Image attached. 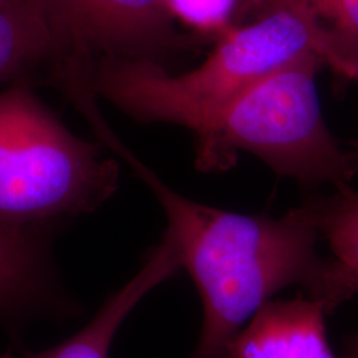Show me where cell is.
Wrapping results in <instances>:
<instances>
[{"instance_id":"cell-1","label":"cell","mask_w":358,"mask_h":358,"mask_svg":"<svg viewBox=\"0 0 358 358\" xmlns=\"http://www.w3.org/2000/svg\"><path fill=\"white\" fill-rule=\"evenodd\" d=\"M118 153L164 207L180 266L201 294L203 325L192 358H230L238 333L287 287L319 299L328 259L317 254L319 231L300 207L276 219L202 205L170 189L125 145Z\"/></svg>"},{"instance_id":"cell-2","label":"cell","mask_w":358,"mask_h":358,"mask_svg":"<svg viewBox=\"0 0 358 358\" xmlns=\"http://www.w3.org/2000/svg\"><path fill=\"white\" fill-rule=\"evenodd\" d=\"M308 55L320 56L328 66L320 28L303 8L275 3L220 35L205 63L192 72L170 75L153 60L103 57L94 65L92 85L134 120L177 124L199 138L247 90Z\"/></svg>"},{"instance_id":"cell-3","label":"cell","mask_w":358,"mask_h":358,"mask_svg":"<svg viewBox=\"0 0 358 358\" xmlns=\"http://www.w3.org/2000/svg\"><path fill=\"white\" fill-rule=\"evenodd\" d=\"M324 64L308 55L259 81L196 138V166L224 170L245 150L276 173L307 186H350L358 159L341 149L325 124L316 76Z\"/></svg>"},{"instance_id":"cell-4","label":"cell","mask_w":358,"mask_h":358,"mask_svg":"<svg viewBox=\"0 0 358 358\" xmlns=\"http://www.w3.org/2000/svg\"><path fill=\"white\" fill-rule=\"evenodd\" d=\"M120 167L22 85L0 92V220L40 229L97 210Z\"/></svg>"},{"instance_id":"cell-5","label":"cell","mask_w":358,"mask_h":358,"mask_svg":"<svg viewBox=\"0 0 358 358\" xmlns=\"http://www.w3.org/2000/svg\"><path fill=\"white\" fill-rule=\"evenodd\" d=\"M55 38V76H93L103 57L159 59L194 47L166 0H38Z\"/></svg>"},{"instance_id":"cell-6","label":"cell","mask_w":358,"mask_h":358,"mask_svg":"<svg viewBox=\"0 0 358 358\" xmlns=\"http://www.w3.org/2000/svg\"><path fill=\"white\" fill-rule=\"evenodd\" d=\"M44 242L40 229L0 220V321L11 328L75 315L76 306L57 280Z\"/></svg>"},{"instance_id":"cell-7","label":"cell","mask_w":358,"mask_h":358,"mask_svg":"<svg viewBox=\"0 0 358 358\" xmlns=\"http://www.w3.org/2000/svg\"><path fill=\"white\" fill-rule=\"evenodd\" d=\"M325 308L303 296L268 301L230 346V358H337L329 345Z\"/></svg>"},{"instance_id":"cell-8","label":"cell","mask_w":358,"mask_h":358,"mask_svg":"<svg viewBox=\"0 0 358 358\" xmlns=\"http://www.w3.org/2000/svg\"><path fill=\"white\" fill-rule=\"evenodd\" d=\"M300 208L332 250L316 300L331 315L358 296V192L349 186L331 196L309 199Z\"/></svg>"},{"instance_id":"cell-9","label":"cell","mask_w":358,"mask_h":358,"mask_svg":"<svg viewBox=\"0 0 358 358\" xmlns=\"http://www.w3.org/2000/svg\"><path fill=\"white\" fill-rule=\"evenodd\" d=\"M59 52L38 0H0V83L40 65L56 68Z\"/></svg>"},{"instance_id":"cell-10","label":"cell","mask_w":358,"mask_h":358,"mask_svg":"<svg viewBox=\"0 0 358 358\" xmlns=\"http://www.w3.org/2000/svg\"><path fill=\"white\" fill-rule=\"evenodd\" d=\"M275 3L300 7L316 22L327 40L336 93L341 94L350 83H357L358 0H262L259 13Z\"/></svg>"},{"instance_id":"cell-11","label":"cell","mask_w":358,"mask_h":358,"mask_svg":"<svg viewBox=\"0 0 358 358\" xmlns=\"http://www.w3.org/2000/svg\"><path fill=\"white\" fill-rule=\"evenodd\" d=\"M174 17L203 38L223 35L235 24L238 0H166Z\"/></svg>"},{"instance_id":"cell-12","label":"cell","mask_w":358,"mask_h":358,"mask_svg":"<svg viewBox=\"0 0 358 358\" xmlns=\"http://www.w3.org/2000/svg\"><path fill=\"white\" fill-rule=\"evenodd\" d=\"M262 8V0H238V13L235 17V26L243 24L248 22V17L252 19L259 13Z\"/></svg>"},{"instance_id":"cell-13","label":"cell","mask_w":358,"mask_h":358,"mask_svg":"<svg viewBox=\"0 0 358 358\" xmlns=\"http://www.w3.org/2000/svg\"><path fill=\"white\" fill-rule=\"evenodd\" d=\"M343 358H358V332L346 341L345 353Z\"/></svg>"},{"instance_id":"cell-14","label":"cell","mask_w":358,"mask_h":358,"mask_svg":"<svg viewBox=\"0 0 358 358\" xmlns=\"http://www.w3.org/2000/svg\"><path fill=\"white\" fill-rule=\"evenodd\" d=\"M352 146H353V152H352V153L355 154V155H356V158L358 159V140L357 141L352 142Z\"/></svg>"},{"instance_id":"cell-15","label":"cell","mask_w":358,"mask_h":358,"mask_svg":"<svg viewBox=\"0 0 358 358\" xmlns=\"http://www.w3.org/2000/svg\"><path fill=\"white\" fill-rule=\"evenodd\" d=\"M0 358H13V353H11V352L8 350V352H6L4 355H1V356H0Z\"/></svg>"}]
</instances>
